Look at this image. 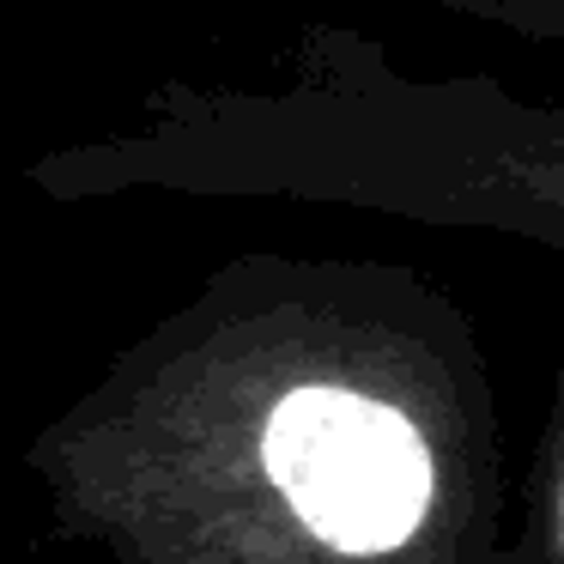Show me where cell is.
Returning <instances> with one entry per match:
<instances>
[{
    "instance_id": "1",
    "label": "cell",
    "mask_w": 564,
    "mask_h": 564,
    "mask_svg": "<svg viewBox=\"0 0 564 564\" xmlns=\"http://www.w3.org/2000/svg\"><path fill=\"white\" fill-rule=\"evenodd\" d=\"M462 382L346 292H225L43 431L55 522L116 564H479Z\"/></svg>"
},
{
    "instance_id": "2",
    "label": "cell",
    "mask_w": 564,
    "mask_h": 564,
    "mask_svg": "<svg viewBox=\"0 0 564 564\" xmlns=\"http://www.w3.org/2000/svg\"><path fill=\"white\" fill-rule=\"evenodd\" d=\"M540 564H564V406L552 431V474L540 486Z\"/></svg>"
},
{
    "instance_id": "3",
    "label": "cell",
    "mask_w": 564,
    "mask_h": 564,
    "mask_svg": "<svg viewBox=\"0 0 564 564\" xmlns=\"http://www.w3.org/2000/svg\"><path fill=\"white\" fill-rule=\"evenodd\" d=\"M462 7L510 19V25H522V31H552V37H564V0H462Z\"/></svg>"
}]
</instances>
